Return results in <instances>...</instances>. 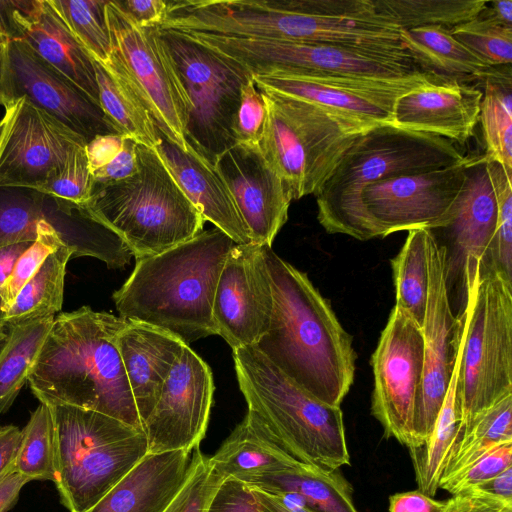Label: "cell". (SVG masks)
I'll return each instance as SVG.
<instances>
[{"label":"cell","instance_id":"6da1fadb","mask_svg":"<svg viewBox=\"0 0 512 512\" xmlns=\"http://www.w3.org/2000/svg\"><path fill=\"white\" fill-rule=\"evenodd\" d=\"M273 309L255 347L317 400L340 407L354 380L352 337L308 276L262 245Z\"/></svg>","mask_w":512,"mask_h":512},{"label":"cell","instance_id":"7a4b0ae2","mask_svg":"<svg viewBox=\"0 0 512 512\" xmlns=\"http://www.w3.org/2000/svg\"><path fill=\"white\" fill-rule=\"evenodd\" d=\"M126 323L89 306L55 316L28 378L35 397L100 412L143 429L116 345Z\"/></svg>","mask_w":512,"mask_h":512},{"label":"cell","instance_id":"3957f363","mask_svg":"<svg viewBox=\"0 0 512 512\" xmlns=\"http://www.w3.org/2000/svg\"><path fill=\"white\" fill-rule=\"evenodd\" d=\"M235 244L214 227L162 253L136 260L131 275L112 296L120 317L164 330L187 345L217 335L214 295Z\"/></svg>","mask_w":512,"mask_h":512},{"label":"cell","instance_id":"277c9868","mask_svg":"<svg viewBox=\"0 0 512 512\" xmlns=\"http://www.w3.org/2000/svg\"><path fill=\"white\" fill-rule=\"evenodd\" d=\"M240 391L276 442L297 461L324 470L350 465L343 414L296 385L255 346L232 350Z\"/></svg>","mask_w":512,"mask_h":512},{"label":"cell","instance_id":"5b68a950","mask_svg":"<svg viewBox=\"0 0 512 512\" xmlns=\"http://www.w3.org/2000/svg\"><path fill=\"white\" fill-rule=\"evenodd\" d=\"M136 152L138 171L124 180L95 183L81 208L139 260L193 238L206 221L154 149L137 144Z\"/></svg>","mask_w":512,"mask_h":512},{"label":"cell","instance_id":"8992f818","mask_svg":"<svg viewBox=\"0 0 512 512\" xmlns=\"http://www.w3.org/2000/svg\"><path fill=\"white\" fill-rule=\"evenodd\" d=\"M453 142L427 133L381 124L360 134L315 194L317 218L326 232L353 237L361 191L374 182L465 162Z\"/></svg>","mask_w":512,"mask_h":512},{"label":"cell","instance_id":"52a82bcc","mask_svg":"<svg viewBox=\"0 0 512 512\" xmlns=\"http://www.w3.org/2000/svg\"><path fill=\"white\" fill-rule=\"evenodd\" d=\"M50 409L55 439V486L69 512H85L148 454L142 428L56 401Z\"/></svg>","mask_w":512,"mask_h":512},{"label":"cell","instance_id":"ba28073f","mask_svg":"<svg viewBox=\"0 0 512 512\" xmlns=\"http://www.w3.org/2000/svg\"><path fill=\"white\" fill-rule=\"evenodd\" d=\"M463 281L457 444L480 414L512 394V281L490 263L479 264L474 276Z\"/></svg>","mask_w":512,"mask_h":512},{"label":"cell","instance_id":"9c48e42d","mask_svg":"<svg viewBox=\"0 0 512 512\" xmlns=\"http://www.w3.org/2000/svg\"><path fill=\"white\" fill-rule=\"evenodd\" d=\"M259 90L267 106L259 148L289 186L293 200L315 195L354 140L377 126L293 96Z\"/></svg>","mask_w":512,"mask_h":512},{"label":"cell","instance_id":"30bf717a","mask_svg":"<svg viewBox=\"0 0 512 512\" xmlns=\"http://www.w3.org/2000/svg\"><path fill=\"white\" fill-rule=\"evenodd\" d=\"M160 33L191 104L186 140L213 164L235 144L233 121L242 87L252 74L239 62L185 33L162 29Z\"/></svg>","mask_w":512,"mask_h":512},{"label":"cell","instance_id":"8fae6325","mask_svg":"<svg viewBox=\"0 0 512 512\" xmlns=\"http://www.w3.org/2000/svg\"><path fill=\"white\" fill-rule=\"evenodd\" d=\"M185 34L239 62L252 76L294 74L397 79L422 72L409 55L323 43L240 38L196 32Z\"/></svg>","mask_w":512,"mask_h":512},{"label":"cell","instance_id":"7c38bea8","mask_svg":"<svg viewBox=\"0 0 512 512\" xmlns=\"http://www.w3.org/2000/svg\"><path fill=\"white\" fill-rule=\"evenodd\" d=\"M105 15L111 56L144 102L157 129L186 150L191 104L159 27H140L116 1L107 0Z\"/></svg>","mask_w":512,"mask_h":512},{"label":"cell","instance_id":"4fadbf2b","mask_svg":"<svg viewBox=\"0 0 512 512\" xmlns=\"http://www.w3.org/2000/svg\"><path fill=\"white\" fill-rule=\"evenodd\" d=\"M468 159L461 164L365 186L353 238L369 240L402 230L444 228L463 186Z\"/></svg>","mask_w":512,"mask_h":512},{"label":"cell","instance_id":"5bb4252c","mask_svg":"<svg viewBox=\"0 0 512 512\" xmlns=\"http://www.w3.org/2000/svg\"><path fill=\"white\" fill-rule=\"evenodd\" d=\"M426 246L429 285L422 326L424 368L414 408V445L410 453L429 442L450 383L462 332L461 317L454 315L449 299L447 247L431 230Z\"/></svg>","mask_w":512,"mask_h":512},{"label":"cell","instance_id":"9a60e30c","mask_svg":"<svg viewBox=\"0 0 512 512\" xmlns=\"http://www.w3.org/2000/svg\"><path fill=\"white\" fill-rule=\"evenodd\" d=\"M371 412L387 438L412 449L413 415L424 368L422 328L394 306L371 357Z\"/></svg>","mask_w":512,"mask_h":512},{"label":"cell","instance_id":"2e32d148","mask_svg":"<svg viewBox=\"0 0 512 512\" xmlns=\"http://www.w3.org/2000/svg\"><path fill=\"white\" fill-rule=\"evenodd\" d=\"M0 69V106L20 98L84 137L118 134L101 107L22 40L5 43Z\"/></svg>","mask_w":512,"mask_h":512},{"label":"cell","instance_id":"e0dca14e","mask_svg":"<svg viewBox=\"0 0 512 512\" xmlns=\"http://www.w3.org/2000/svg\"><path fill=\"white\" fill-rule=\"evenodd\" d=\"M0 120V189L38 191L61 168L73 146L87 140L20 98Z\"/></svg>","mask_w":512,"mask_h":512},{"label":"cell","instance_id":"ac0fdd59","mask_svg":"<svg viewBox=\"0 0 512 512\" xmlns=\"http://www.w3.org/2000/svg\"><path fill=\"white\" fill-rule=\"evenodd\" d=\"M212 372L188 345L143 424L148 453L193 451L205 437L213 403Z\"/></svg>","mask_w":512,"mask_h":512},{"label":"cell","instance_id":"d6986e66","mask_svg":"<svg viewBox=\"0 0 512 512\" xmlns=\"http://www.w3.org/2000/svg\"><path fill=\"white\" fill-rule=\"evenodd\" d=\"M273 309L262 245L235 244L222 267L213 301L217 335L232 350L255 346L269 328Z\"/></svg>","mask_w":512,"mask_h":512},{"label":"cell","instance_id":"ffe728a7","mask_svg":"<svg viewBox=\"0 0 512 512\" xmlns=\"http://www.w3.org/2000/svg\"><path fill=\"white\" fill-rule=\"evenodd\" d=\"M259 89L293 96L366 123L393 124L398 98L441 79L418 72L397 79L318 77L294 74L253 75Z\"/></svg>","mask_w":512,"mask_h":512},{"label":"cell","instance_id":"44dd1931","mask_svg":"<svg viewBox=\"0 0 512 512\" xmlns=\"http://www.w3.org/2000/svg\"><path fill=\"white\" fill-rule=\"evenodd\" d=\"M228 187L252 243L271 246L288 219L289 186L268 164L259 145L235 143L213 163Z\"/></svg>","mask_w":512,"mask_h":512},{"label":"cell","instance_id":"7402d4cb","mask_svg":"<svg viewBox=\"0 0 512 512\" xmlns=\"http://www.w3.org/2000/svg\"><path fill=\"white\" fill-rule=\"evenodd\" d=\"M498 219L495 160L486 154L469 158L463 186L450 210L448 233L457 249L462 275H474L477 266L491 261Z\"/></svg>","mask_w":512,"mask_h":512},{"label":"cell","instance_id":"603a6c76","mask_svg":"<svg viewBox=\"0 0 512 512\" xmlns=\"http://www.w3.org/2000/svg\"><path fill=\"white\" fill-rule=\"evenodd\" d=\"M483 91L461 81H436L398 98L393 125L464 145L479 122Z\"/></svg>","mask_w":512,"mask_h":512},{"label":"cell","instance_id":"cb8c5ba5","mask_svg":"<svg viewBox=\"0 0 512 512\" xmlns=\"http://www.w3.org/2000/svg\"><path fill=\"white\" fill-rule=\"evenodd\" d=\"M159 133L160 143L154 150L205 221L236 244L252 243L235 201L214 165L189 143L183 150Z\"/></svg>","mask_w":512,"mask_h":512},{"label":"cell","instance_id":"d4e9b609","mask_svg":"<svg viewBox=\"0 0 512 512\" xmlns=\"http://www.w3.org/2000/svg\"><path fill=\"white\" fill-rule=\"evenodd\" d=\"M116 345L143 427L187 344L149 324L127 321L116 336Z\"/></svg>","mask_w":512,"mask_h":512},{"label":"cell","instance_id":"484cf974","mask_svg":"<svg viewBox=\"0 0 512 512\" xmlns=\"http://www.w3.org/2000/svg\"><path fill=\"white\" fill-rule=\"evenodd\" d=\"M192 452L148 453L85 512H163L188 476Z\"/></svg>","mask_w":512,"mask_h":512},{"label":"cell","instance_id":"4316f807","mask_svg":"<svg viewBox=\"0 0 512 512\" xmlns=\"http://www.w3.org/2000/svg\"><path fill=\"white\" fill-rule=\"evenodd\" d=\"M209 460L223 479L234 478L244 483H251L300 463L276 442L250 411H247L243 420Z\"/></svg>","mask_w":512,"mask_h":512},{"label":"cell","instance_id":"83f0119b","mask_svg":"<svg viewBox=\"0 0 512 512\" xmlns=\"http://www.w3.org/2000/svg\"><path fill=\"white\" fill-rule=\"evenodd\" d=\"M21 40L99 105L94 59L72 35L48 0H41Z\"/></svg>","mask_w":512,"mask_h":512},{"label":"cell","instance_id":"f1b7e54d","mask_svg":"<svg viewBox=\"0 0 512 512\" xmlns=\"http://www.w3.org/2000/svg\"><path fill=\"white\" fill-rule=\"evenodd\" d=\"M400 39L417 68L441 80L482 79L492 68L443 26L403 29Z\"/></svg>","mask_w":512,"mask_h":512},{"label":"cell","instance_id":"f546056e","mask_svg":"<svg viewBox=\"0 0 512 512\" xmlns=\"http://www.w3.org/2000/svg\"><path fill=\"white\" fill-rule=\"evenodd\" d=\"M99 105L116 132L137 144L154 149L160 133L147 107L116 60H94Z\"/></svg>","mask_w":512,"mask_h":512},{"label":"cell","instance_id":"4dcf8cb0","mask_svg":"<svg viewBox=\"0 0 512 512\" xmlns=\"http://www.w3.org/2000/svg\"><path fill=\"white\" fill-rule=\"evenodd\" d=\"M249 485L292 496L315 512H358L352 498V486L338 470H324L299 463Z\"/></svg>","mask_w":512,"mask_h":512},{"label":"cell","instance_id":"1f68e13d","mask_svg":"<svg viewBox=\"0 0 512 512\" xmlns=\"http://www.w3.org/2000/svg\"><path fill=\"white\" fill-rule=\"evenodd\" d=\"M461 362L462 332L453 373L429 442L422 449L410 453L418 490L431 497L439 489L440 480L458 442Z\"/></svg>","mask_w":512,"mask_h":512},{"label":"cell","instance_id":"d6a6232c","mask_svg":"<svg viewBox=\"0 0 512 512\" xmlns=\"http://www.w3.org/2000/svg\"><path fill=\"white\" fill-rule=\"evenodd\" d=\"M70 258H74L73 249L61 242L44 259L5 312L4 328L55 316L61 310L66 265Z\"/></svg>","mask_w":512,"mask_h":512},{"label":"cell","instance_id":"836d02e7","mask_svg":"<svg viewBox=\"0 0 512 512\" xmlns=\"http://www.w3.org/2000/svg\"><path fill=\"white\" fill-rule=\"evenodd\" d=\"M499 67V66H498ZM492 67L481 79L484 91L479 121L486 155L512 176V78L508 65Z\"/></svg>","mask_w":512,"mask_h":512},{"label":"cell","instance_id":"e575fe53","mask_svg":"<svg viewBox=\"0 0 512 512\" xmlns=\"http://www.w3.org/2000/svg\"><path fill=\"white\" fill-rule=\"evenodd\" d=\"M55 316L8 327L0 349V415L6 413L28 382Z\"/></svg>","mask_w":512,"mask_h":512},{"label":"cell","instance_id":"d590c367","mask_svg":"<svg viewBox=\"0 0 512 512\" xmlns=\"http://www.w3.org/2000/svg\"><path fill=\"white\" fill-rule=\"evenodd\" d=\"M428 229L408 231V236L399 251L391 260L396 304L407 313L421 328L424 323L428 296Z\"/></svg>","mask_w":512,"mask_h":512},{"label":"cell","instance_id":"8d00e7d4","mask_svg":"<svg viewBox=\"0 0 512 512\" xmlns=\"http://www.w3.org/2000/svg\"><path fill=\"white\" fill-rule=\"evenodd\" d=\"M376 12L403 29L424 26L453 28L477 17L481 0H373Z\"/></svg>","mask_w":512,"mask_h":512},{"label":"cell","instance_id":"74e56055","mask_svg":"<svg viewBox=\"0 0 512 512\" xmlns=\"http://www.w3.org/2000/svg\"><path fill=\"white\" fill-rule=\"evenodd\" d=\"M508 441H512V394L498 400L475 419L455 446L443 476L460 470L493 447Z\"/></svg>","mask_w":512,"mask_h":512},{"label":"cell","instance_id":"f35d334b","mask_svg":"<svg viewBox=\"0 0 512 512\" xmlns=\"http://www.w3.org/2000/svg\"><path fill=\"white\" fill-rule=\"evenodd\" d=\"M15 470L30 481H55L54 425L50 409L45 403L40 402L21 430Z\"/></svg>","mask_w":512,"mask_h":512},{"label":"cell","instance_id":"ab89813d","mask_svg":"<svg viewBox=\"0 0 512 512\" xmlns=\"http://www.w3.org/2000/svg\"><path fill=\"white\" fill-rule=\"evenodd\" d=\"M72 35L100 63L111 55L105 15L107 0H48Z\"/></svg>","mask_w":512,"mask_h":512},{"label":"cell","instance_id":"60d3db41","mask_svg":"<svg viewBox=\"0 0 512 512\" xmlns=\"http://www.w3.org/2000/svg\"><path fill=\"white\" fill-rule=\"evenodd\" d=\"M86 145L73 146L61 168L37 191L66 213H73L84 205L95 186Z\"/></svg>","mask_w":512,"mask_h":512},{"label":"cell","instance_id":"b9f144b4","mask_svg":"<svg viewBox=\"0 0 512 512\" xmlns=\"http://www.w3.org/2000/svg\"><path fill=\"white\" fill-rule=\"evenodd\" d=\"M452 36L491 67L511 65L512 27L477 15L450 29Z\"/></svg>","mask_w":512,"mask_h":512},{"label":"cell","instance_id":"7bdbcfd3","mask_svg":"<svg viewBox=\"0 0 512 512\" xmlns=\"http://www.w3.org/2000/svg\"><path fill=\"white\" fill-rule=\"evenodd\" d=\"M60 243L61 240L57 236L54 228L46 221L44 211L42 220L39 223L37 239L17 259L10 275L0 287V299L4 315L22 287L37 271L44 259L55 250Z\"/></svg>","mask_w":512,"mask_h":512},{"label":"cell","instance_id":"ee69618b","mask_svg":"<svg viewBox=\"0 0 512 512\" xmlns=\"http://www.w3.org/2000/svg\"><path fill=\"white\" fill-rule=\"evenodd\" d=\"M223 478L214 470L209 457L198 448L192 452L188 476L177 495L163 512H205Z\"/></svg>","mask_w":512,"mask_h":512},{"label":"cell","instance_id":"f6af8a7d","mask_svg":"<svg viewBox=\"0 0 512 512\" xmlns=\"http://www.w3.org/2000/svg\"><path fill=\"white\" fill-rule=\"evenodd\" d=\"M512 466V441L503 442L460 470L443 476L439 488L455 495L498 475Z\"/></svg>","mask_w":512,"mask_h":512},{"label":"cell","instance_id":"bcb514c9","mask_svg":"<svg viewBox=\"0 0 512 512\" xmlns=\"http://www.w3.org/2000/svg\"><path fill=\"white\" fill-rule=\"evenodd\" d=\"M495 174L498 219L490 263L512 281V176L497 161H495Z\"/></svg>","mask_w":512,"mask_h":512},{"label":"cell","instance_id":"7dc6e473","mask_svg":"<svg viewBox=\"0 0 512 512\" xmlns=\"http://www.w3.org/2000/svg\"><path fill=\"white\" fill-rule=\"evenodd\" d=\"M267 106L253 78L241 90L233 121L235 143L259 145L266 124Z\"/></svg>","mask_w":512,"mask_h":512},{"label":"cell","instance_id":"c3c4849f","mask_svg":"<svg viewBox=\"0 0 512 512\" xmlns=\"http://www.w3.org/2000/svg\"><path fill=\"white\" fill-rule=\"evenodd\" d=\"M205 512H259V509L246 483L226 478L215 490Z\"/></svg>","mask_w":512,"mask_h":512},{"label":"cell","instance_id":"681fc988","mask_svg":"<svg viewBox=\"0 0 512 512\" xmlns=\"http://www.w3.org/2000/svg\"><path fill=\"white\" fill-rule=\"evenodd\" d=\"M41 0H0V42L21 40Z\"/></svg>","mask_w":512,"mask_h":512},{"label":"cell","instance_id":"f907efd6","mask_svg":"<svg viewBox=\"0 0 512 512\" xmlns=\"http://www.w3.org/2000/svg\"><path fill=\"white\" fill-rule=\"evenodd\" d=\"M137 143L124 137L122 150L106 166L94 171L95 183L104 184L127 179L138 171Z\"/></svg>","mask_w":512,"mask_h":512},{"label":"cell","instance_id":"816d5d0a","mask_svg":"<svg viewBox=\"0 0 512 512\" xmlns=\"http://www.w3.org/2000/svg\"><path fill=\"white\" fill-rule=\"evenodd\" d=\"M443 512H512V503L470 488L452 495Z\"/></svg>","mask_w":512,"mask_h":512},{"label":"cell","instance_id":"f5cc1de1","mask_svg":"<svg viewBox=\"0 0 512 512\" xmlns=\"http://www.w3.org/2000/svg\"><path fill=\"white\" fill-rule=\"evenodd\" d=\"M116 3L143 28L160 27L167 11V1L162 0H126Z\"/></svg>","mask_w":512,"mask_h":512},{"label":"cell","instance_id":"db71d44e","mask_svg":"<svg viewBox=\"0 0 512 512\" xmlns=\"http://www.w3.org/2000/svg\"><path fill=\"white\" fill-rule=\"evenodd\" d=\"M124 137L119 134L98 135L86 145L91 172L109 164L122 150Z\"/></svg>","mask_w":512,"mask_h":512},{"label":"cell","instance_id":"11a10c76","mask_svg":"<svg viewBox=\"0 0 512 512\" xmlns=\"http://www.w3.org/2000/svg\"><path fill=\"white\" fill-rule=\"evenodd\" d=\"M446 501H437L420 490L396 493L389 497V512H443Z\"/></svg>","mask_w":512,"mask_h":512},{"label":"cell","instance_id":"9f6ffc18","mask_svg":"<svg viewBox=\"0 0 512 512\" xmlns=\"http://www.w3.org/2000/svg\"><path fill=\"white\" fill-rule=\"evenodd\" d=\"M259 512H315L296 498L247 484Z\"/></svg>","mask_w":512,"mask_h":512},{"label":"cell","instance_id":"6f0895ef","mask_svg":"<svg viewBox=\"0 0 512 512\" xmlns=\"http://www.w3.org/2000/svg\"><path fill=\"white\" fill-rule=\"evenodd\" d=\"M21 442V430L14 425L3 426L0 431V481L15 470Z\"/></svg>","mask_w":512,"mask_h":512},{"label":"cell","instance_id":"680465c9","mask_svg":"<svg viewBox=\"0 0 512 512\" xmlns=\"http://www.w3.org/2000/svg\"><path fill=\"white\" fill-rule=\"evenodd\" d=\"M34 241H19L0 246V287L10 275L17 259L23 254ZM4 312L0 299V329L4 330Z\"/></svg>","mask_w":512,"mask_h":512},{"label":"cell","instance_id":"91938a15","mask_svg":"<svg viewBox=\"0 0 512 512\" xmlns=\"http://www.w3.org/2000/svg\"><path fill=\"white\" fill-rule=\"evenodd\" d=\"M471 489L512 503V466Z\"/></svg>","mask_w":512,"mask_h":512},{"label":"cell","instance_id":"94428289","mask_svg":"<svg viewBox=\"0 0 512 512\" xmlns=\"http://www.w3.org/2000/svg\"><path fill=\"white\" fill-rule=\"evenodd\" d=\"M30 480L14 470L0 481V512H8L17 503L19 493Z\"/></svg>","mask_w":512,"mask_h":512},{"label":"cell","instance_id":"6125c7cd","mask_svg":"<svg viewBox=\"0 0 512 512\" xmlns=\"http://www.w3.org/2000/svg\"><path fill=\"white\" fill-rule=\"evenodd\" d=\"M478 16L500 25L512 27V1H486L484 8Z\"/></svg>","mask_w":512,"mask_h":512},{"label":"cell","instance_id":"be15d7a7","mask_svg":"<svg viewBox=\"0 0 512 512\" xmlns=\"http://www.w3.org/2000/svg\"><path fill=\"white\" fill-rule=\"evenodd\" d=\"M6 337H7V333L4 332V330L0 329V349L3 346V344H4L5 340H6Z\"/></svg>","mask_w":512,"mask_h":512},{"label":"cell","instance_id":"e7e4bbea","mask_svg":"<svg viewBox=\"0 0 512 512\" xmlns=\"http://www.w3.org/2000/svg\"><path fill=\"white\" fill-rule=\"evenodd\" d=\"M3 50H4V45L2 42H0V69H1V63H2V58H3Z\"/></svg>","mask_w":512,"mask_h":512},{"label":"cell","instance_id":"03108f58","mask_svg":"<svg viewBox=\"0 0 512 512\" xmlns=\"http://www.w3.org/2000/svg\"><path fill=\"white\" fill-rule=\"evenodd\" d=\"M3 426L0 425V431L2 430Z\"/></svg>","mask_w":512,"mask_h":512}]
</instances>
